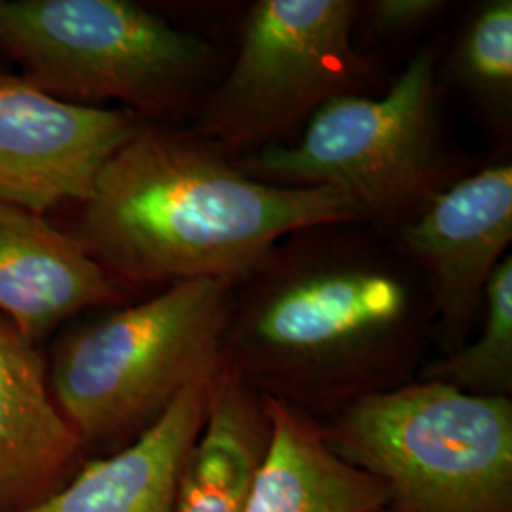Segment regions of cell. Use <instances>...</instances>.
<instances>
[{
	"instance_id": "obj_1",
	"label": "cell",
	"mask_w": 512,
	"mask_h": 512,
	"mask_svg": "<svg viewBox=\"0 0 512 512\" xmlns=\"http://www.w3.org/2000/svg\"><path fill=\"white\" fill-rule=\"evenodd\" d=\"M334 228L285 239L238 283L224 342L247 384L317 421L414 382L435 338L408 262Z\"/></svg>"
},
{
	"instance_id": "obj_2",
	"label": "cell",
	"mask_w": 512,
	"mask_h": 512,
	"mask_svg": "<svg viewBox=\"0 0 512 512\" xmlns=\"http://www.w3.org/2000/svg\"><path fill=\"white\" fill-rule=\"evenodd\" d=\"M82 236L116 281L241 283L296 234L363 222L346 196L247 175L196 131L141 128L99 171Z\"/></svg>"
},
{
	"instance_id": "obj_3",
	"label": "cell",
	"mask_w": 512,
	"mask_h": 512,
	"mask_svg": "<svg viewBox=\"0 0 512 512\" xmlns=\"http://www.w3.org/2000/svg\"><path fill=\"white\" fill-rule=\"evenodd\" d=\"M236 287L226 279L173 283L59 342L50 385L84 448L126 446L188 385L219 374Z\"/></svg>"
},
{
	"instance_id": "obj_4",
	"label": "cell",
	"mask_w": 512,
	"mask_h": 512,
	"mask_svg": "<svg viewBox=\"0 0 512 512\" xmlns=\"http://www.w3.org/2000/svg\"><path fill=\"white\" fill-rule=\"evenodd\" d=\"M319 423L334 452L384 482V512H512V399L414 380Z\"/></svg>"
},
{
	"instance_id": "obj_5",
	"label": "cell",
	"mask_w": 512,
	"mask_h": 512,
	"mask_svg": "<svg viewBox=\"0 0 512 512\" xmlns=\"http://www.w3.org/2000/svg\"><path fill=\"white\" fill-rule=\"evenodd\" d=\"M435 88L437 54L421 50L384 95H340L311 116L293 145L260 148L236 164L266 183L330 188L363 222L397 232L452 183Z\"/></svg>"
},
{
	"instance_id": "obj_6",
	"label": "cell",
	"mask_w": 512,
	"mask_h": 512,
	"mask_svg": "<svg viewBox=\"0 0 512 512\" xmlns=\"http://www.w3.org/2000/svg\"><path fill=\"white\" fill-rule=\"evenodd\" d=\"M0 50L63 101H118L147 116L186 107L213 50L128 0H0Z\"/></svg>"
},
{
	"instance_id": "obj_7",
	"label": "cell",
	"mask_w": 512,
	"mask_h": 512,
	"mask_svg": "<svg viewBox=\"0 0 512 512\" xmlns=\"http://www.w3.org/2000/svg\"><path fill=\"white\" fill-rule=\"evenodd\" d=\"M357 2L260 0L196 133L226 156L279 145L325 103L361 93L372 63L353 46Z\"/></svg>"
},
{
	"instance_id": "obj_8",
	"label": "cell",
	"mask_w": 512,
	"mask_h": 512,
	"mask_svg": "<svg viewBox=\"0 0 512 512\" xmlns=\"http://www.w3.org/2000/svg\"><path fill=\"white\" fill-rule=\"evenodd\" d=\"M425 281L442 355L467 344L482 298L512 239V165L494 164L444 186L397 232Z\"/></svg>"
},
{
	"instance_id": "obj_9",
	"label": "cell",
	"mask_w": 512,
	"mask_h": 512,
	"mask_svg": "<svg viewBox=\"0 0 512 512\" xmlns=\"http://www.w3.org/2000/svg\"><path fill=\"white\" fill-rule=\"evenodd\" d=\"M141 128L131 114L0 78V200L38 215L86 202L103 165Z\"/></svg>"
},
{
	"instance_id": "obj_10",
	"label": "cell",
	"mask_w": 512,
	"mask_h": 512,
	"mask_svg": "<svg viewBox=\"0 0 512 512\" xmlns=\"http://www.w3.org/2000/svg\"><path fill=\"white\" fill-rule=\"evenodd\" d=\"M122 291L80 238L44 215L0 200V317L35 342L80 311L112 306Z\"/></svg>"
},
{
	"instance_id": "obj_11",
	"label": "cell",
	"mask_w": 512,
	"mask_h": 512,
	"mask_svg": "<svg viewBox=\"0 0 512 512\" xmlns=\"http://www.w3.org/2000/svg\"><path fill=\"white\" fill-rule=\"evenodd\" d=\"M219 374L188 385L135 439L93 459L71 482L14 512H177Z\"/></svg>"
},
{
	"instance_id": "obj_12",
	"label": "cell",
	"mask_w": 512,
	"mask_h": 512,
	"mask_svg": "<svg viewBox=\"0 0 512 512\" xmlns=\"http://www.w3.org/2000/svg\"><path fill=\"white\" fill-rule=\"evenodd\" d=\"M82 450L35 344L0 317V512L55 492Z\"/></svg>"
},
{
	"instance_id": "obj_13",
	"label": "cell",
	"mask_w": 512,
	"mask_h": 512,
	"mask_svg": "<svg viewBox=\"0 0 512 512\" xmlns=\"http://www.w3.org/2000/svg\"><path fill=\"white\" fill-rule=\"evenodd\" d=\"M264 397L270 437L245 512H384L387 488L330 448L321 423Z\"/></svg>"
},
{
	"instance_id": "obj_14",
	"label": "cell",
	"mask_w": 512,
	"mask_h": 512,
	"mask_svg": "<svg viewBox=\"0 0 512 512\" xmlns=\"http://www.w3.org/2000/svg\"><path fill=\"white\" fill-rule=\"evenodd\" d=\"M268 437L262 393L224 361L184 471L177 512H245Z\"/></svg>"
},
{
	"instance_id": "obj_15",
	"label": "cell",
	"mask_w": 512,
	"mask_h": 512,
	"mask_svg": "<svg viewBox=\"0 0 512 512\" xmlns=\"http://www.w3.org/2000/svg\"><path fill=\"white\" fill-rule=\"evenodd\" d=\"M480 330L454 353L425 361L416 380L452 385L480 397L512 395V256L507 255L490 277Z\"/></svg>"
},
{
	"instance_id": "obj_16",
	"label": "cell",
	"mask_w": 512,
	"mask_h": 512,
	"mask_svg": "<svg viewBox=\"0 0 512 512\" xmlns=\"http://www.w3.org/2000/svg\"><path fill=\"white\" fill-rule=\"evenodd\" d=\"M461 76L478 92L509 97L512 88V2L486 4L461 40Z\"/></svg>"
},
{
	"instance_id": "obj_17",
	"label": "cell",
	"mask_w": 512,
	"mask_h": 512,
	"mask_svg": "<svg viewBox=\"0 0 512 512\" xmlns=\"http://www.w3.org/2000/svg\"><path fill=\"white\" fill-rule=\"evenodd\" d=\"M446 10L442 0H374L366 4L370 25L384 35L406 33Z\"/></svg>"
}]
</instances>
